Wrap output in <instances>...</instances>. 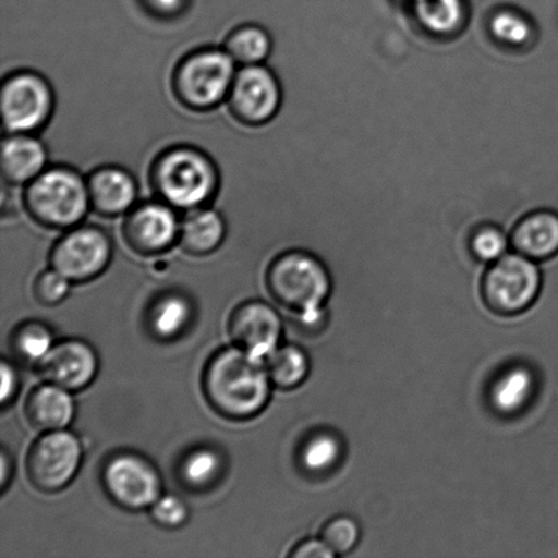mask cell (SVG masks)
<instances>
[{"label": "cell", "mask_w": 558, "mask_h": 558, "mask_svg": "<svg viewBox=\"0 0 558 558\" xmlns=\"http://www.w3.org/2000/svg\"><path fill=\"white\" fill-rule=\"evenodd\" d=\"M228 96L229 108L239 122L260 125L276 117L282 93L275 74L255 64L245 65L234 75Z\"/></svg>", "instance_id": "cell-11"}, {"label": "cell", "mask_w": 558, "mask_h": 558, "mask_svg": "<svg viewBox=\"0 0 558 558\" xmlns=\"http://www.w3.org/2000/svg\"><path fill=\"white\" fill-rule=\"evenodd\" d=\"M146 3L157 14L171 15L183 8L184 0H146Z\"/></svg>", "instance_id": "cell-35"}, {"label": "cell", "mask_w": 558, "mask_h": 558, "mask_svg": "<svg viewBox=\"0 0 558 558\" xmlns=\"http://www.w3.org/2000/svg\"><path fill=\"white\" fill-rule=\"evenodd\" d=\"M412 9L421 27L436 37L458 35L469 19L466 0H424Z\"/></svg>", "instance_id": "cell-20"}, {"label": "cell", "mask_w": 558, "mask_h": 558, "mask_svg": "<svg viewBox=\"0 0 558 558\" xmlns=\"http://www.w3.org/2000/svg\"><path fill=\"white\" fill-rule=\"evenodd\" d=\"M47 162L46 147L27 134H11L2 145V174L14 185L31 183L41 174Z\"/></svg>", "instance_id": "cell-17"}, {"label": "cell", "mask_w": 558, "mask_h": 558, "mask_svg": "<svg viewBox=\"0 0 558 558\" xmlns=\"http://www.w3.org/2000/svg\"><path fill=\"white\" fill-rule=\"evenodd\" d=\"M191 305L179 294H169L157 301L149 315L153 333L162 341L177 338L184 331L191 319Z\"/></svg>", "instance_id": "cell-23"}, {"label": "cell", "mask_w": 558, "mask_h": 558, "mask_svg": "<svg viewBox=\"0 0 558 558\" xmlns=\"http://www.w3.org/2000/svg\"><path fill=\"white\" fill-rule=\"evenodd\" d=\"M271 380L264 359L238 347L213 355L204 375L207 402L222 417L250 420L266 408Z\"/></svg>", "instance_id": "cell-1"}, {"label": "cell", "mask_w": 558, "mask_h": 558, "mask_svg": "<svg viewBox=\"0 0 558 558\" xmlns=\"http://www.w3.org/2000/svg\"><path fill=\"white\" fill-rule=\"evenodd\" d=\"M153 184L163 201L179 209H198L216 193L218 174L204 153L178 147L158 158L153 167Z\"/></svg>", "instance_id": "cell-3"}, {"label": "cell", "mask_w": 558, "mask_h": 558, "mask_svg": "<svg viewBox=\"0 0 558 558\" xmlns=\"http://www.w3.org/2000/svg\"><path fill=\"white\" fill-rule=\"evenodd\" d=\"M25 205L33 220L52 229L76 226L90 205L87 184L69 168H52L32 180Z\"/></svg>", "instance_id": "cell-4"}, {"label": "cell", "mask_w": 558, "mask_h": 558, "mask_svg": "<svg viewBox=\"0 0 558 558\" xmlns=\"http://www.w3.org/2000/svg\"><path fill=\"white\" fill-rule=\"evenodd\" d=\"M534 391V377L526 368H513L499 377L492 388V403L502 414L521 412Z\"/></svg>", "instance_id": "cell-22"}, {"label": "cell", "mask_w": 558, "mask_h": 558, "mask_svg": "<svg viewBox=\"0 0 558 558\" xmlns=\"http://www.w3.org/2000/svg\"><path fill=\"white\" fill-rule=\"evenodd\" d=\"M102 478L109 496L125 510H144L161 497L157 470L146 459L133 453L112 458L104 469Z\"/></svg>", "instance_id": "cell-9"}, {"label": "cell", "mask_w": 558, "mask_h": 558, "mask_svg": "<svg viewBox=\"0 0 558 558\" xmlns=\"http://www.w3.org/2000/svg\"><path fill=\"white\" fill-rule=\"evenodd\" d=\"M234 60L217 49L185 58L174 74V93L185 107L207 111L229 95L234 80Z\"/></svg>", "instance_id": "cell-5"}, {"label": "cell", "mask_w": 558, "mask_h": 558, "mask_svg": "<svg viewBox=\"0 0 558 558\" xmlns=\"http://www.w3.org/2000/svg\"><path fill=\"white\" fill-rule=\"evenodd\" d=\"M9 474H10V470H9V459L8 457H5V452L2 453V478H0V481H2V486L4 488V485L8 484V477H9Z\"/></svg>", "instance_id": "cell-36"}, {"label": "cell", "mask_w": 558, "mask_h": 558, "mask_svg": "<svg viewBox=\"0 0 558 558\" xmlns=\"http://www.w3.org/2000/svg\"><path fill=\"white\" fill-rule=\"evenodd\" d=\"M267 288L279 305L295 312L305 325H316L330 294L331 279L325 265L314 255L295 251L272 262L267 272Z\"/></svg>", "instance_id": "cell-2"}, {"label": "cell", "mask_w": 558, "mask_h": 558, "mask_svg": "<svg viewBox=\"0 0 558 558\" xmlns=\"http://www.w3.org/2000/svg\"><path fill=\"white\" fill-rule=\"evenodd\" d=\"M267 372H269L272 385L283 390H292L308 376V359L303 350L295 347L276 349L266 359Z\"/></svg>", "instance_id": "cell-24"}, {"label": "cell", "mask_w": 558, "mask_h": 558, "mask_svg": "<svg viewBox=\"0 0 558 558\" xmlns=\"http://www.w3.org/2000/svg\"><path fill=\"white\" fill-rule=\"evenodd\" d=\"M281 333L282 323L276 310L260 301L239 306L229 320V336L234 344L256 359L269 357Z\"/></svg>", "instance_id": "cell-13"}, {"label": "cell", "mask_w": 558, "mask_h": 558, "mask_svg": "<svg viewBox=\"0 0 558 558\" xmlns=\"http://www.w3.org/2000/svg\"><path fill=\"white\" fill-rule=\"evenodd\" d=\"M421 2H424V0H408V3H412V5Z\"/></svg>", "instance_id": "cell-37"}, {"label": "cell", "mask_w": 558, "mask_h": 558, "mask_svg": "<svg viewBox=\"0 0 558 558\" xmlns=\"http://www.w3.org/2000/svg\"><path fill=\"white\" fill-rule=\"evenodd\" d=\"M490 35L507 47H524L537 35L534 10H521L507 5L494 10L489 19Z\"/></svg>", "instance_id": "cell-21"}, {"label": "cell", "mask_w": 558, "mask_h": 558, "mask_svg": "<svg viewBox=\"0 0 558 558\" xmlns=\"http://www.w3.org/2000/svg\"><path fill=\"white\" fill-rule=\"evenodd\" d=\"M271 40L269 35L258 26H242L229 35L226 51L234 63L255 65L269 57Z\"/></svg>", "instance_id": "cell-25"}, {"label": "cell", "mask_w": 558, "mask_h": 558, "mask_svg": "<svg viewBox=\"0 0 558 558\" xmlns=\"http://www.w3.org/2000/svg\"><path fill=\"white\" fill-rule=\"evenodd\" d=\"M90 206L102 216H119L133 206L136 196L134 179L123 169L102 168L87 180Z\"/></svg>", "instance_id": "cell-16"}, {"label": "cell", "mask_w": 558, "mask_h": 558, "mask_svg": "<svg viewBox=\"0 0 558 558\" xmlns=\"http://www.w3.org/2000/svg\"><path fill=\"white\" fill-rule=\"evenodd\" d=\"M74 414L75 403L70 391L51 383L37 387L26 401V417L38 430L68 428Z\"/></svg>", "instance_id": "cell-18"}, {"label": "cell", "mask_w": 558, "mask_h": 558, "mask_svg": "<svg viewBox=\"0 0 558 558\" xmlns=\"http://www.w3.org/2000/svg\"><path fill=\"white\" fill-rule=\"evenodd\" d=\"M81 461L78 437L64 429L47 432L27 453V477L37 490L57 494L74 480Z\"/></svg>", "instance_id": "cell-7"}, {"label": "cell", "mask_w": 558, "mask_h": 558, "mask_svg": "<svg viewBox=\"0 0 558 558\" xmlns=\"http://www.w3.org/2000/svg\"><path fill=\"white\" fill-rule=\"evenodd\" d=\"M337 556L323 539H310L293 550L294 558H332Z\"/></svg>", "instance_id": "cell-33"}, {"label": "cell", "mask_w": 558, "mask_h": 558, "mask_svg": "<svg viewBox=\"0 0 558 558\" xmlns=\"http://www.w3.org/2000/svg\"><path fill=\"white\" fill-rule=\"evenodd\" d=\"M70 282V279L54 269L43 272L35 284L36 298L46 305L58 304L68 295Z\"/></svg>", "instance_id": "cell-32"}, {"label": "cell", "mask_w": 558, "mask_h": 558, "mask_svg": "<svg viewBox=\"0 0 558 558\" xmlns=\"http://www.w3.org/2000/svg\"><path fill=\"white\" fill-rule=\"evenodd\" d=\"M541 290V271L535 260L521 254H506L492 264L484 278V299L499 315L526 311Z\"/></svg>", "instance_id": "cell-6"}, {"label": "cell", "mask_w": 558, "mask_h": 558, "mask_svg": "<svg viewBox=\"0 0 558 558\" xmlns=\"http://www.w3.org/2000/svg\"><path fill=\"white\" fill-rule=\"evenodd\" d=\"M322 539L336 555H347L359 543L360 529L350 518H337L323 530Z\"/></svg>", "instance_id": "cell-30"}, {"label": "cell", "mask_w": 558, "mask_h": 558, "mask_svg": "<svg viewBox=\"0 0 558 558\" xmlns=\"http://www.w3.org/2000/svg\"><path fill=\"white\" fill-rule=\"evenodd\" d=\"M226 236V223L209 209H194L180 226L179 240L185 253L205 256L220 247Z\"/></svg>", "instance_id": "cell-19"}, {"label": "cell", "mask_w": 558, "mask_h": 558, "mask_svg": "<svg viewBox=\"0 0 558 558\" xmlns=\"http://www.w3.org/2000/svg\"><path fill=\"white\" fill-rule=\"evenodd\" d=\"M341 456V446L336 437L317 435L306 442L301 451V462L310 472H326L338 462Z\"/></svg>", "instance_id": "cell-29"}, {"label": "cell", "mask_w": 558, "mask_h": 558, "mask_svg": "<svg viewBox=\"0 0 558 558\" xmlns=\"http://www.w3.org/2000/svg\"><path fill=\"white\" fill-rule=\"evenodd\" d=\"M111 253V242L100 229H75L54 245L52 269L73 282L89 281L106 270Z\"/></svg>", "instance_id": "cell-10"}, {"label": "cell", "mask_w": 558, "mask_h": 558, "mask_svg": "<svg viewBox=\"0 0 558 558\" xmlns=\"http://www.w3.org/2000/svg\"><path fill=\"white\" fill-rule=\"evenodd\" d=\"M97 369L95 350L75 339L53 344L46 357L37 363L38 375L44 381L68 391L84 390L95 379Z\"/></svg>", "instance_id": "cell-12"}, {"label": "cell", "mask_w": 558, "mask_h": 558, "mask_svg": "<svg viewBox=\"0 0 558 558\" xmlns=\"http://www.w3.org/2000/svg\"><path fill=\"white\" fill-rule=\"evenodd\" d=\"M2 118L11 134L32 133L46 124L53 106L51 87L36 74L19 73L3 82Z\"/></svg>", "instance_id": "cell-8"}, {"label": "cell", "mask_w": 558, "mask_h": 558, "mask_svg": "<svg viewBox=\"0 0 558 558\" xmlns=\"http://www.w3.org/2000/svg\"><path fill=\"white\" fill-rule=\"evenodd\" d=\"M52 348V333L40 323H27L20 327L13 337L15 354L29 363H38Z\"/></svg>", "instance_id": "cell-28"}, {"label": "cell", "mask_w": 558, "mask_h": 558, "mask_svg": "<svg viewBox=\"0 0 558 558\" xmlns=\"http://www.w3.org/2000/svg\"><path fill=\"white\" fill-rule=\"evenodd\" d=\"M151 517L162 527L178 529L187 522L189 510L179 497L167 495L151 506Z\"/></svg>", "instance_id": "cell-31"}, {"label": "cell", "mask_w": 558, "mask_h": 558, "mask_svg": "<svg viewBox=\"0 0 558 558\" xmlns=\"http://www.w3.org/2000/svg\"><path fill=\"white\" fill-rule=\"evenodd\" d=\"M16 387H19V380H16L15 371L8 361L2 363V404L3 408L8 407L10 401H13L15 397Z\"/></svg>", "instance_id": "cell-34"}, {"label": "cell", "mask_w": 558, "mask_h": 558, "mask_svg": "<svg viewBox=\"0 0 558 558\" xmlns=\"http://www.w3.org/2000/svg\"><path fill=\"white\" fill-rule=\"evenodd\" d=\"M511 245L533 260L554 258L558 254V213L543 209L522 218L513 228Z\"/></svg>", "instance_id": "cell-15"}, {"label": "cell", "mask_w": 558, "mask_h": 558, "mask_svg": "<svg viewBox=\"0 0 558 558\" xmlns=\"http://www.w3.org/2000/svg\"><path fill=\"white\" fill-rule=\"evenodd\" d=\"M180 227L174 213L161 204L136 207L125 218L123 236L136 254L151 256L171 248Z\"/></svg>", "instance_id": "cell-14"}, {"label": "cell", "mask_w": 558, "mask_h": 558, "mask_svg": "<svg viewBox=\"0 0 558 558\" xmlns=\"http://www.w3.org/2000/svg\"><path fill=\"white\" fill-rule=\"evenodd\" d=\"M222 461L210 448H199L190 452L180 466V475L185 484L193 488H205L220 474Z\"/></svg>", "instance_id": "cell-26"}, {"label": "cell", "mask_w": 558, "mask_h": 558, "mask_svg": "<svg viewBox=\"0 0 558 558\" xmlns=\"http://www.w3.org/2000/svg\"><path fill=\"white\" fill-rule=\"evenodd\" d=\"M510 245L511 233L495 223L480 227L470 240V248H472L474 258L483 264H495L508 254Z\"/></svg>", "instance_id": "cell-27"}]
</instances>
